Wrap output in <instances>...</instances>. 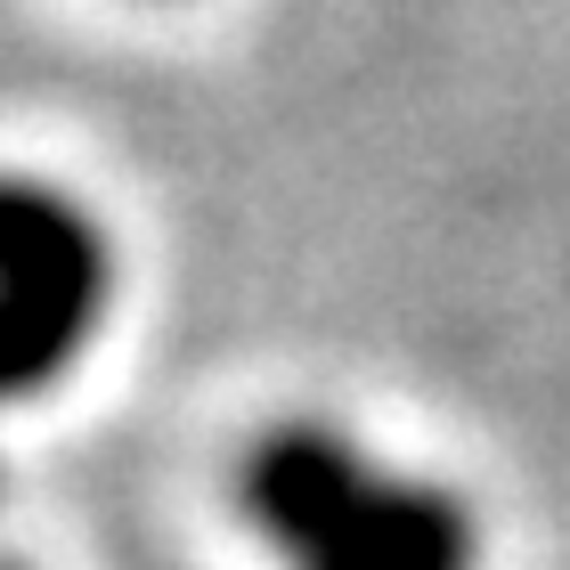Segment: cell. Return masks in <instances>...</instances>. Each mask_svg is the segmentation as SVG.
<instances>
[{
	"label": "cell",
	"mask_w": 570,
	"mask_h": 570,
	"mask_svg": "<svg viewBox=\"0 0 570 570\" xmlns=\"http://www.w3.org/2000/svg\"><path fill=\"white\" fill-rule=\"evenodd\" d=\"M245 505L285 570H473V513L351 432L285 424L245 464Z\"/></svg>",
	"instance_id": "cell-1"
},
{
	"label": "cell",
	"mask_w": 570,
	"mask_h": 570,
	"mask_svg": "<svg viewBox=\"0 0 570 570\" xmlns=\"http://www.w3.org/2000/svg\"><path fill=\"white\" fill-rule=\"evenodd\" d=\"M107 237L41 179H0V407L58 383L107 318Z\"/></svg>",
	"instance_id": "cell-2"
}]
</instances>
